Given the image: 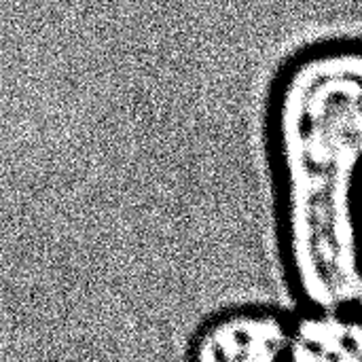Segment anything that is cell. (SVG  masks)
<instances>
[{
  "mask_svg": "<svg viewBox=\"0 0 362 362\" xmlns=\"http://www.w3.org/2000/svg\"><path fill=\"white\" fill-rule=\"evenodd\" d=\"M352 308H356V314L362 318V280H361V286H358V291H356V297H354V303H352Z\"/></svg>",
  "mask_w": 362,
  "mask_h": 362,
  "instance_id": "obj_4",
  "label": "cell"
},
{
  "mask_svg": "<svg viewBox=\"0 0 362 362\" xmlns=\"http://www.w3.org/2000/svg\"><path fill=\"white\" fill-rule=\"evenodd\" d=\"M291 325L269 308H233L193 335L187 362H284Z\"/></svg>",
  "mask_w": 362,
  "mask_h": 362,
  "instance_id": "obj_2",
  "label": "cell"
},
{
  "mask_svg": "<svg viewBox=\"0 0 362 362\" xmlns=\"http://www.w3.org/2000/svg\"><path fill=\"white\" fill-rule=\"evenodd\" d=\"M284 362H362V318L348 310H308L291 327Z\"/></svg>",
  "mask_w": 362,
  "mask_h": 362,
  "instance_id": "obj_3",
  "label": "cell"
},
{
  "mask_svg": "<svg viewBox=\"0 0 362 362\" xmlns=\"http://www.w3.org/2000/svg\"><path fill=\"white\" fill-rule=\"evenodd\" d=\"M265 138L286 282L305 310H348L362 280L361 36L280 64Z\"/></svg>",
  "mask_w": 362,
  "mask_h": 362,
  "instance_id": "obj_1",
  "label": "cell"
}]
</instances>
